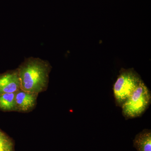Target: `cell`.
I'll return each instance as SVG.
<instances>
[{"mask_svg": "<svg viewBox=\"0 0 151 151\" xmlns=\"http://www.w3.org/2000/svg\"><path fill=\"white\" fill-rule=\"evenodd\" d=\"M133 147L137 151H151V130L145 129L136 135Z\"/></svg>", "mask_w": 151, "mask_h": 151, "instance_id": "obj_6", "label": "cell"}, {"mask_svg": "<svg viewBox=\"0 0 151 151\" xmlns=\"http://www.w3.org/2000/svg\"><path fill=\"white\" fill-rule=\"evenodd\" d=\"M38 94L19 89L16 92L17 111L26 113L32 111L37 105Z\"/></svg>", "mask_w": 151, "mask_h": 151, "instance_id": "obj_5", "label": "cell"}, {"mask_svg": "<svg viewBox=\"0 0 151 151\" xmlns=\"http://www.w3.org/2000/svg\"><path fill=\"white\" fill-rule=\"evenodd\" d=\"M16 92L0 94V110L4 111H17Z\"/></svg>", "mask_w": 151, "mask_h": 151, "instance_id": "obj_7", "label": "cell"}, {"mask_svg": "<svg viewBox=\"0 0 151 151\" xmlns=\"http://www.w3.org/2000/svg\"><path fill=\"white\" fill-rule=\"evenodd\" d=\"M21 89L17 69L0 74V94L14 93Z\"/></svg>", "mask_w": 151, "mask_h": 151, "instance_id": "obj_4", "label": "cell"}, {"mask_svg": "<svg viewBox=\"0 0 151 151\" xmlns=\"http://www.w3.org/2000/svg\"><path fill=\"white\" fill-rule=\"evenodd\" d=\"M17 69L22 90L37 94L46 91L52 69L47 60L31 57Z\"/></svg>", "mask_w": 151, "mask_h": 151, "instance_id": "obj_1", "label": "cell"}, {"mask_svg": "<svg viewBox=\"0 0 151 151\" xmlns=\"http://www.w3.org/2000/svg\"><path fill=\"white\" fill-rule=\"evenodd\" d=\"M0 151H15L13 141L1 129Z\"/></svg>", "mask_w": 151, "mask_h": 151, "instance_id": "obj_8", "label": "cell"}, {"mask_svg": "<svg viewBox=\"0 0 151 151\" xmlns=\"http://www.w3.org/2000/svg\"><path fill=\"white\" fill-rule=\"evenodd\" d=\"M150 90L142 80L137 88L122 105V114L127 119L141 116L148 108L151 103Z\"/></svg>", "mask_w": 151, "mask_h": 151, "instance_id": "obj_3", "label": "cell"}, {"mask_svg": "<svg viewBox=\"0 0 151 151\" xmlns=\"http://www.w3.org/2000/svg\"><path fill=\"white\" fill-rule=\"evenodd\" d=\"M113 90L116 105H122L137 88L142 81L140 75L133 68H122Z\"/></svg>", "mask_w": 151, "mask_h": 151, "instance_id": "obj_2", "label": "cell"}]
</instances>
